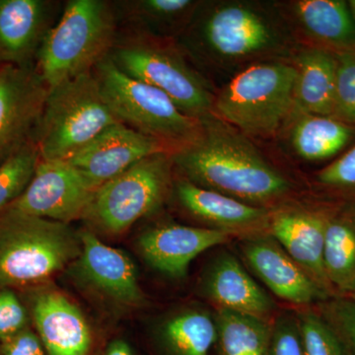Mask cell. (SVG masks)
<instances>
[{
	"label": "cell",
	"mask_w": 355,
	"mask_h": 355,
	"mask_svg": "<svg viewBox=\"0 0 355 355\" xmlns=\"http://www.w3.org/2000/svg\"><path fill=\"white\" fill-rule=\"evenodd\" d=\"M116 21L127 24L130 34L156 38L178 31L195 10L191 0H120L112 2Z\"/></svg>",
	"instance_id": "cell-22"
},
{
	"label": "cell",
	"mask_w": 355,
	"mask_h": 355,
	"mask_svg": "<svg viewBox=\"0 0 355 355\" xmlns=\"http://www.w3.org/2000/svg\"><path fill=\"white\" fill-rule=\"evenodd\" d=\"M324 266L329 284L340 291L355 287V222L352 219H331L327 222Z\"/></svg>",
	"instance_id": "cell-27"
},
{
	"label": "cell",
	"mask_w": 355,
	"mask_h": 355,
	"mask_svg": "<svg viewBox=\"0 0 355 355\" xmlns=\"http://www.w3.org/2000/svg\"><path fill=\"white\" fill-rule=\"evenodd\" d=\"M216 319L198 310L184 311L163 326L161 342L167 355H210L216 347Z\"/></svg>",
	"instance_id": "cell-26"
},
{
	"label": "cell",
	"mask_w": 355,
	"mask_h": 355,
	"mask_svg": "<svg viewBox=\"0 0 355 355\" xmlns=\"http://www.w3.org/2000/svg\"><path fill=\"white\" fill-rule=\"evenodd\" d=\"M176 195L180 205L189 214L209 224L210 228L231 235L250 234V237L268 229L270 214L265 209L202 188L187 180L178 182Z\"/></svg>",
	"instance_id": "cell-16"
},
{
	"label": "cell",
	"mask_w": 355,
	"mask_h": 355,
	"mask_svg": "<svg viewBox=\"0 0 355 355\" xmlns=\"http://www.w3.org/2000/svg\"><path fill=\"white\" fill-rule=\"evenodd\" d=\"M202 121V132L172 153L184 180L241 202H265L286 195L291 184L268 164L243 133L216 116Z\"/></svg>",
	"instance_id": "cell-1"
},
{
	"label": "cell",
	"mask_w": 355,
	"mask_h": 355,
	"mask_svg": "<svg viewBox=\"0 0 355 355\" xmlns=\"http://www.w3.org/2000/svg\"><path fill=\"white\" fill-rule=\"evenodd\" d=\"M349 3L350 12L352 14V17L355 21V0H350V1L347 2Z\"/></svg>",
	"instance_id": "cell-37"
},
{
	"label": "cell",
	"mask_w": 355,
	"mask_h": 355,
	"mask_svg": "<svg viewBox=\"0 0 355 355\" xmlns=\"http://www.w3.org/2000/svg\"><path fill=\"white\" fill-rule=\"evenodd\" d=\"M94 190L67 161H40L24 193L6 210L69 224L83 218Z\"/></svg>",
	"instance_id": "cell-10"
},
{
	"label": "cell",
	"mask_w": 355,
	"mask_h": 355,
	"mask_svg": "<svg viewBox=\"0 0 355 355\" xmlns=\"http://www.w3.org/2000/svg\"><path fill=\"white\" fill-rule=\"evenodd\" d=\"M328 219L307 210H280L270 214V235L320 286L329 284L324 266Z\"/></svg>",
	"instance_id": "cell-19"
},
{
	"label": "cell",
	"mask_w": 355,
	"mask_h": 355,
	"mask_svg": "<svg viewBox=\"0 0 355 355\" xmlns=\"http://www.w3.org/2000/svg\"><path fill=\"white\" fill-rule=\"evenodd\" d=\"M81 254L69 224L4 210L0 216V287L50 279Z\"/></svg>",
	"instance_id": "cell-3"
},
{
	"label": "cell",
	"mask_w": 355,
	"mask_h": 355,
	"mask_svg": "<svg viewBox=\"0 0 355 355\" xmlns=\"http://www.w3.org/2000/svg\"><path fill=\"white\" fill-rule=\"evenodd\" d=\"M116 123L93 71L58 84L49 89L37 130L41 160H69Z\"/></svg>",
	"instance_id": "cell-4"
},
{
	"label": "cell",
	"mask_w": 355,
	"mask_h": 355,
	"mask_svg": "<svg viewBox=\"0 0 355 355\" xmlns=\"http://www.w3.org/2000/svg\"><path fill=\"white\" fill-rule=\"evenodd\" d=\"M266 355H304L296 320L289 316L275 320Z\"/></svg>",
	"instance_id": "cell-32"
},
{
	"label": "cell",
	"mask_w": 355,
	"mask_h": 355,
	"mask_svg": "<svg viewBox=\"0 0 355 355\" xmlns=\"http://www.w3.org/2000/svg\"><path fill=\"white\" fill-rule=\"evenodd\" d=\"M354 135V128L333 116L303 114L292 130V146L305 160H324L342 150Z\"/></svg>",
	"instance_id": "cell-24"
},
{
	"label": "cell",
	"mask_w": 355,
	"mask_h": 355,
	"mask_svg": "<svg viewBox=\"0 0 355 355\" xmlns=\"http://www.w3.org/2000/svg\"><path fill=\"white\" fill-rule=\"evenodd\" d=\"M174 151L160 140L116 123L67 161L95 191L144 159Z\"/></svg>",
	"instance_id": "cell-11"
},
{
	"label": "cell",
	"mask_w": 355,
	"mask_h": 355,
	"mask_svg": "<svg viewBox=\"0 0 355 355\" xmlns=\"http://www.w3.org/2000/svg\"><path fill=\"white\" fill-rule=\"evenodd\" d=\"M118 40L112 2L69 0L44 38L36 69L49 89L92 72L108 58Z\"/></svg>",
	"instance_id": "cell-2"
},
{
	"label": "cell",
	"mask_w": 355,
	"mask_h": 355,
	"mask_svg": "<svg viewBox=\"0 0 355 355\" xmlns=\"http://www.w3.org/2000/svg\"><path fill=\"white\" fill-rule=\"evenodd\" d=\"M338 60L334 116L355 123V51L336 53Z\"/></svg>",
	"instance_id": "cell-30"
},
{
	"label": "cell",
	"mask_w": 355,
	"mask_h": 355,
	"mask_svg": "<svg viewBox=\"0 0 355 355\" xmlns=\"http://www.w3.org/2000/svg\"><path fill=\"white\" fill-rule=\"evenodd\" d=\"M80 268L95 288L121 304H141L144 293L139 284L137 268L120 250L103 243L92 231L79 234Z\"/></svg>",
	"instance_id": "cell-17"
},
{
	"label": "cell",
	"mask_w": 355,
	"mask_h": 355,
	"mask_svg": "<svg viewBox=\"0 0 355 355\" xmlns=\"http://www.w3.org/2000/svg\"><path fill=\"white\" fill-rule=\"evenodd\" d=\"M295 13L311 36L340 51H355V21L343 0H301Z\"/></svg>",
	"instance_id": "cell-23"
},
{
	"label": "cell",
	"mask_w": 355,
	"mask_h": 355,
	"mask_svg": "<svg viewBox=\"0 0 355 355\" xmlns=\"http://www.w3.org/2000/svg\"><path fill=\"white\" fill-rule=\"evenodd\" d=\"M106 355H133L132 349L123 340H114L109 345Z\"/></svg>",
	"instance_id": "cell-36"
},
{
	"label": "cell",
	"mask_w": 355,
	"mask_h": 355,
	"mask_svg": "<svg viewBox=\"0 0 355 355\" xmlns=\"http://www.w3.org/2000/svg\"><path fill=\"white\" fill-rule=\"evenodd\" d=\"M48 92L36 65L0 64V164L36 139Z\"/></svg>",
	"instance_id": "cell-9"
},
{
	"label": "cell",
	"mask_w": 355,
	"mask_h": 355,
	"mask_svg": "<svg viewBox=\"0 0 355 355\" xmlns=\"http://www.w3.org/2000/svg\"><path fill=\"white\" fill-rule=\"evenodd\" d=\"M334 313L349 354L355 355V303L338 301L334 306Z\"/></svg>",
	"instance_id": "cell-35"
},
{
	"label": "cell",
	"mask_w": 355,
	"mask_h": 355,
	"mask_svg": "<svg viewBox=\"0 0 355 355\" xmlns=\"http://www.w3.org/2000/svg\"><path fill=\"white\" fill-rule=\"evenodd\" d=\"M109 58L128 76L167 95L187 116H214V99L202 79L170 44L157 38L130 34L116 40Z\"/></svg>",
	"instance_id": "cell-7"
},
{
	"label": "cell",
	"mask_w": 355,
	"mask_h": 355,
	"mask_svg": "<svg viewBox=\"0 0 355 355\" xmlns=\"http://www.w3.org/2000/svg\"><path fill=\"white\" fill-rule=\"evenodd\" d=\"M297 324L304 355H350L342 336L314 313H301Z\"/></svg>",
	"instance_id": "cell-29"
},
{
	"label": "cell",
	"mask_w": 355,
	"mask_h": 355,
	"mask_svg": "<svg viewBox=\"0 0 355 355\" xmlns=\"http://www.w3.org/2000/svg\"><path fill=\"white\" fill-rule=\"evenodd\" d=\"M231 234L210 227L168 224L140 236L139 246L147 263L172 277H183L196 258L210 248L230 241Z\"/></svg>",
	"instance_id": "cell-14"
},
{
	"label": "cell",
	"mask_w": 355,
	"mask_h": 355,
	"mask_svg": "<svg viewBox=\"0 0 355 355\" xmlns=\"http://www.w3.org/2000/svg\"><path fill=\"white\" fill-rule=\"evenodd\" d=\"M0 352L1 355H46L39 336L28 328L1 342Z\"/></svg>",
	"instance_id": "cell-34"
},
{
	"label": "cell",
	"mask_w": 355,
	"mask_h": 355,
	"mask_svg": "<svg viewBox=\"0 0 355 355\" xmlns=\"http://www.w3.org/2000/svg\"><path fill=\"white\" fill-rule=\"evenodd\" d=\"M103 97L121 123L174 150L193 141L202 121L187 116L164 93L128 76L106 58L93 70Z\"/></svg>",
	"instance_id": "cell-6"
},
{
	"label": "cell",
	"mask_w": 355,
	"mask_h": 355,
	"mask_svg": "<svg viewBox=\"0 0 355 355\" xmlns=\"http://www.w3.org/2000/svg\"><path fill=\"white\" fill-rule=\"evenodd\" d=\"M203 44L221 57H249L270 48L275 36L265 18L239 4L217 7L200 24Z\"/></svg>",
	"instance_id": "cell-15"
},
{
	"label": "cell",
	"mask_w": 355,
	"mask_h": 355,
	"mask_svg": "<svg viewBox=\"0 0 355 355\" xmlns=\"http://www.w3.org/2000/svg\"><path fill=\"white\" fill-rule=\"evenodd\" d=\"M27 312L15 293L0 287V342L27 328Z\"/></svg>",
	"instance_id": "cell-31"
},
{
	"label": "cell",
	"mask_w": 355,
	"mask_h": 355,
	"mask_svg": "<svg viewBox=\"0 0 355 355\" xmlns=\"http://www.w3.org/2000/svg\"><path fill=\"white\" fill-rule=\"evenodd\" d=\"M318 179L328 186H355V146L322 170L318 175Z\"/></svg>",
	"instance_id": "cell-33"
},
{
	"label": "cell",
	"mask_w": 355,
	"mask_h": 355,
	"mask_svg": "<svg viewBox=\"0 0 355 355\" xmlns=\"http://www.w3.org/2000/svg\"><path fill=\"white\" fill-rule=\"evenodd\" d=\"M352 292H354V295H355V287H354V291H352Z\"/></svg>",
	"instance_id": "cell-38"
},
{
	"label": "cell",
	"mask_w": 355,
	"mask_h": 355,
	"mask_svg": "<svg viewBox=\"0 0 355 355\" xmlns=\"http://www.w3.org/2000/svg\"><path fill=\"white\" fill-rule=\"evenodd\" d=\"M33 319L49 355H88L92 343L90 327L80 309L57 291L35 299Z\"/></svg>",
	"instance_id": "cell-18"
},
{
	"label": "cell",
	"mask_w": 355,
	"mask_h": 355,
	"mask_svg": "<svg viewBox=\"0 0 355 355\" xmlns=\"http://www.w3.org/2000/svg\"><path fill=\"white\" fill-rule=\"evenodd\" d=\"M248 265L277 297L297 305L324 298V289L296 263L272 236L256 235L243 242Z\"/></svg>",
	"instance_id": "cell-13"
},
{
	"label": "cell",
	"mask_w": 355,
	"mask_h": 355,
	"mask_svg": "<svg viewBox=\"0 0 355 355\" xmlns=\"http://www.w3.org/2000/svg\"><path fill=\"white\" fill-rule=\"evenodd\" d=\"M219 355H266L272 324L268 320L218 309L216 317Z\"/></svg>",
	"instance_id": "cell-25"
},
{
	"label": "cell",
	"mask_w": 355,
	"mask_h": 355,
	"mask_svg": "<svg viewBox=\"0 0 355 355\" xmlns=\"http://www.w3.org/2000/svg\"><path fill=\"white\" fill-rule=\"evenodd\" d=\"M58 11L50 0H0V64L34 65Z\"/></svg>",
	"instance_id": "cell-12"
},
{
	"label": "cell",
	"mask_w": 355,
	"mask_h": 355,
	"mask_svg": "<svg viewBox=\"0 0 355 355\" xmlns=\"http://www.w3.org/2000/svg\"><path fill=\"white\" fill-rule=\"evenodd\" d=\"M296 74L279 62L251 65L224 86L214 114L243 135L270 137L293 109Z\"/></svg>",
	"instance_id": "cell-5"
},
{
	"label": "cell",
	"mask_w": 355,
	"mask_h": 355,
	"mask_svg": "<svg viewBox=\"0 0 355 355\" xmlns=\"http://www.w3.org/2000/svg\"><path fill=\"white\" fill-rule=\"evenodd\" d=\"M40 161L36 139H32L0 164V214L24 193Z\"/></svg>",
	"instance_id": "cell-28"
},
{
	"label": "cell",
	"mask_w": 355,
	"mask_h": 355,
	"mask_svg": "<svg viewBox=\"0 0 355 355\" xmlns=\"http://www.w3.org/2000/svg\"><path fill=\"white\" fill-rule=\"evenodd\" d=\"M203 291L218 309L268 320L275 308L272 299L229 253L219 254L209 266Z\"/></svg>",
	"instance_id": "cell-20"
},
{
	"label": "cell",
	"mask_w": 355,
	"mask_h": 355,
	"mask_svg": "<svg viewBox=\"0 0 355 355\" xmlns=\"http://www.w3.org/2000/svg\"><path fill=\"white\" fill-rule=\"evenodd\" d=\"M293 109L300 114L334 116L338 60L324 49H309L296 60Z\"/></svg>",
	"instance_id": "cell-21"
},
{
	"label": "cell",
	"mask_w": 355,
	"mask_h": 355,
	"mask_svg": "<svg viewBox=\"0 0 355 355\" xmlns=\"http://www.w3.org/2000/svg\"><path fill=\"white\" fill-rule=\"evenodd\" d=\"M172 153L149 156L95 190L83 218L105 234L120 235L165 200Z\"/></svg>",
	"instance_id": "cell-8"
}]
</instances>
